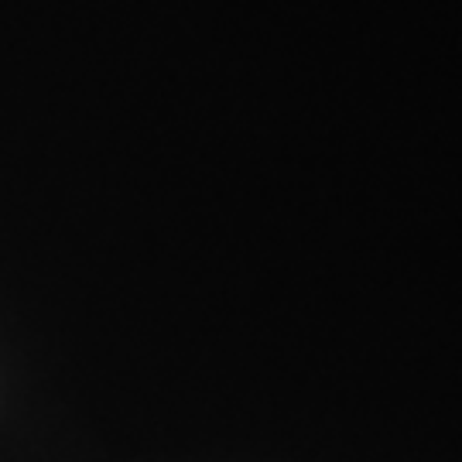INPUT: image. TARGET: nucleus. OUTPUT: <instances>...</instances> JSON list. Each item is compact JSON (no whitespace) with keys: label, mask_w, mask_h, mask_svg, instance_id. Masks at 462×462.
<instances>
[]
</instances>
